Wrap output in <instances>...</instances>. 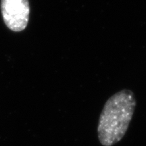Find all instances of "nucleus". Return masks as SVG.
<instances>
[{
	"label": "nucleus",
	"mask_w": 146,
	"mask_h": 146,
	"mask_svg": "<svg viewBox=\"0 0 146 146\" xmlns=\"http://www.w3.org/2000/svg\"><path fill=\"white\" fill-rule=\"evenodd\" d=\"M135 107V97L129 89L118 91L107 100L97 128L102 145L113 146L121 141L129 129Z\"/></svg>",
	"instance_id": "nucleus-1"
},
{
	"label": "nucleus",
	"mask_w": 146,
	"mask_h": 146,
	"mask_svg": "<svg viewBox=\"0 0 146 146\" xmlns=\"http://www.w3.org/2000/svg\"><path fill=\"white\" fill-rule=\"evenodd\" d=\"M1 14L5 25L14 32L25 30L30 14L29 0H1Z\"/></svg>",
	"instance_id": "nucleus-2"
}]
</instances>
